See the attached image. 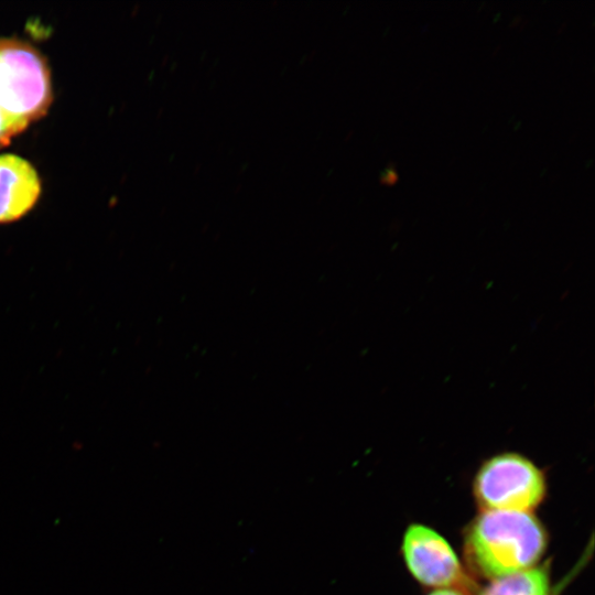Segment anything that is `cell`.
Wrapping results in <instances>:
<instances>
[{"mask_svg": "<svg viewBox=\"0 0 595 595\" xmlns=\"http://www.w3.org/2000/svg\"><path fill=\"white\" fill-rule=\"evenodd\" d=\"M402 555L412 576L440 588H466L470 581L451 544L432 528L413 523L404 532Z\"/></svg>", "mask_w": 595, "mask_h": 595, "instance_id": "obj_4", "label": "cell"}, {"mask_svg": "<svg viewBox=\"0 0 595 595\" xmlns=\"http://www.w3.org/2000/svg\"><path fill=\"white\" fill-rule=\"evenodd\" d=\"M429 595H464V594L455 588H440V589L433 591Z\"/></svg>", "mask_w": 595, "mask_h": 595, "instance_id": "obj_7", "label": "cell"}, {"mask_svg": "<svg viewBox=\"0 0 595 595\" xmlns=\"http://www.w3.org/2000/svg\"><path fill=\"white\" fill-rule=\"evenodd\" d=\"M45 62L26 44L0 42V143L44 115L51 102Z\"/></svg>", "mask_w": 595, "mask_h": 595, "instance_id": "obj_2", "label": "cell"}, {"mask_svg": "<svg viewBox=\"0 0 595 595\" xmlns=\"http://www.w3.org/2000/svg\"><path fill=\"white\" fill-rule=\"evenodd\" d=\"M547 544L532 512L484 510L466 532L465 554L477 573L494 580L536 566Z\"/></svg>", "mask_w": 595, "mask_h": 595, "instance_id": "obj_1", "label": "cell"}, {"mask_svg": "<svg viewBox=\"0 0 595 595\" xmlns=\"http://www.w3.org/2000/svg\"><path fill=\"white\" fill-rule=\"evenodd\" d=\"M40 193L39 175L26 160L14 154L0 155V224L25 215Z\"/></svg>", "mask_w": 595, "mask_h": 595, "instance_id": "obj_5", "label": "cell"}, {"mask_svg": "<svg viewBox=\"0 0 595 595\" xmlns=\"http://www.w3.org/2000/svg\"><path fill=\"white\" fill-rule=\"evenodd\" d=\"M383 175L385 176L382 178V182L387 184H393L398 180V174L396 173L394 170H388L385 172Z\"/></svg>", "mask_w": 595, "mask_h": 595, "instance_id": "obj_8", "label": "cell"}, {"mask_svg": "<svg viewBox=\"0 0 595 595\" xmlns=\"http://www.w3.org/2000/svg\"><path fill=\"white\" fill-rule=\"evenodd\" d=\"M480 595H553L549 565H536L494 578Z\"/></svg>", "mask_w": 595, "mask_h": 595, "instance_id": "obj_6", "label": "cell"}, {"mask_svg": "<svg viewBox=\"0 0 595 595\" xmlns=\"http://www.w3.org/2000/svg\"><path fill=\"white\" fill-rule=\"evenodd\" d=\"M473 493L482 511L531 512L545 497V475L528 457L504 452L483 462L473 482Z\"/></svg>", "mask_w": 595, "mask_h": 595, "instance_id": "obj_3", "label": "cell"}]
</instances>
